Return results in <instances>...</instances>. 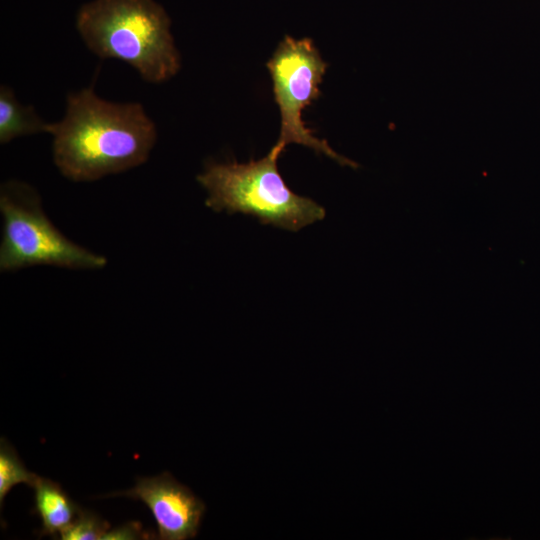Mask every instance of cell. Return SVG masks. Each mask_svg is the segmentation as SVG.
<instances>
[{
    "label": "cell",
    "mask_w": 540,
    "mask_h": 540,
    "mask_svg": "<svg viewBox=\"0 0 540 540\" xmlns=\"http://www.w3.org/2000/svg\"><path fill=\"white\" fill-rule=\"evenodd\" d=\"M109 528L110 524L98 514L81 508L72 523L59 535L62 540H97L102 539Z\"/></svg>",
    "instance_id": "obj_10"
},
{
    "label": "cell",
    "mask_w": 540,
    "mask_h": 540,
    "mask_svg": "<svg viewBox=\"0 0 540 540\" xmlns=\"http://www.w3.org/2000/svg\"><path fill=\"white\" fill-rule=\"evenodd\" d=\"M38 475L30 472L22 463L14 448L5 440L0 443V503L17 484L33 487Z\"/></svg>",
    "instance_id": "obj_9"
},
{
    "label": "cell",
    "mask_w": 540,
    "mask_h": 540,
    "mask_svg": "<svg viewBox=\"0 0 540 540\" xmlns=\"http://www.w3.org/2000/svg\"><path fill=\"white\" fill-rule=\"evenodd\" d=\"M104 497H128L143 502L154 516L160 540L195 538L206 510L204 502L168 472L139 478L133 488Z\"/></svg>",
    "instance_id": "obj_6"
},
{
    "label": "cell",
    "mask_w": 540,
    "mask_h": 540,
    "mask_svg": "<svg viewBox=\"0 0 540 540\" xmlns=\"http://www.w3.org/2000/svg\"><path fill=\"white\" fill-rule=\"evenodd\" d=\"M153 535L142 528L139 522H128L114 529H109L102 539L108 540H136L150 539Z\"/></svg>",
    "instance_id": "obj_11"
},
{
    "label": "cell",
    "mask_w": 540,
    "mask_h": 540,
    "mask_svg": "<svg viewBox=\"0 0 540 540\" xmlns=\"http://www.w3.org/2000/svg\"><path fill=\"white\" fill-rule=\"evenodd\" d=\"M32 488L35 492L34 511L42 522L39 536L55 538L72 523L81 507L58 483L50 479L38 476Z\"/></svg>",
    "instance_id": "obj_7"
},
{
    "label": "cell",
    "mask_w": 540,
    "mask_h": 540,
    "mask_svg": "<svg viewBox=\"0 0 540 540\" xmlns=\"http://www.w3.org/2000/svg\"><path fill=\"white\" fill-rule=\"evenodd\" d=\"M267 68L281 115L280 135L273 148L283 152L288 144H300L341 165L356 168L355 162L339 155L326 141L314 136L302 120V111L320 95L319 85L327 69V63L312 40L285 36L267 62Z\"/></svg>",
    "instance_id": "obj_5"
},
{
    "label": "cell",
    "mask_w": 540,
    "mask_h": 540,
    "mask_svg": "<svg viewBox=\"0 0 540 540\" xmlns=\"http://www.w3.org/2000/svg\"><path fill=\"white\" fill-rule=\"evenodd\" d=\"M281 153L272 147L264 158L248 163H207L197 176L208 193L206 206L216 212L254 216L262 224L289 231L322 220V206L286 185L277 165Z\"/></svg>",
    "instance_id": "obj_3"
},
{
    "label": "cell",
    "mask_w": 540,
    "mask_h": 540,
    "mask_svg": "<svg viewBox=\"0 0 540 540\" xmlns=\"http://www.w3.org/2000/svg\"><path fill=\"white\" fill-rule=\"evenodd\" d=\"M51 123L46 122L32 106L21 104L7 85L0 87V143L22 136L49 133Z\"/></svg>",
    "instance_id": "obj_8"
},
{
    "label": "cell",
    "mask_w": 540,
    "mask_h": 540,
    "mask_svg": "<svg viewBox=\"0 0 540 540\" xmlns=\"http://www.w3.org/2000/svg\"><path fill=\"white\" fill-rule=\"evenodd\" d=\"M170 28L167 12L155 0H91L76 14V30L92 53L127 63L153 84L181 68Z\"/></svg>",
    "instance_id": "obj_2"
},
{
    "label": "cell",
    "mask_w": 540,
    "mask_h": 540,
    "mask_svg": "<svg viewBox=\"0 0 540 540\" xmlns=\"http://www.w3.org/2000/svg\"><path fill=\"white\" fill-rule=\"evenodd\" d=\"M49 134L55 166L75 182L140 166L157 142L156 125L141 103L108 101L93 87L67 95L64 116L51 123Z\"/></svg>",
    "instance_id": "obj_1"
},
{
    "label": "cell",
    "mask_w": 540,
    "mask_h": 540,
    "mask_svg": "<svg viewBox=\"0 0 540 540\" xmlns=\"http://www.w3.org/2000/svg\"><path fill=\"white\" fill-rule=\"evenodd\" d=\"M0 212L2 272L38 265L96 270L107 264L104 256L63 235L44 212L38 192L23 181L9 180L1 185Z\"/></svg>",
    "instance_id": "obj_4"
}]
</instances>
